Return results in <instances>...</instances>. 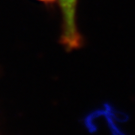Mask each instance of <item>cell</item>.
<instances>
[{"label": "cell", "mask_w": 135, "mask_h": 135, "mask_svg": "<svg viewBox=\"0 0 135 135\" xmlns=\"http://www.w3.org/2000/svg\"><path fill=\"white\" fill-rule=\"evenodd\" d=\"M77 0H60L62 13V33L60 42L67 51L77 49L81 46L82 38L76 25Z\"/></svg>", "instance_id": "cell-1"}, {"label": "cell", "mask_w": 135, "mask_h": 135, "mask_svg": "<svg viewBox=\"0 0 135 135\" xmlns=\"http://www.w3.org/2000/svg\"><path fill=\"white\" fill-rule=\"evenodd\" d=\"M39 1H43V2H53L55 0H39Z\"/></svg>", "instance_id": "cell-2"}]
</instances>
